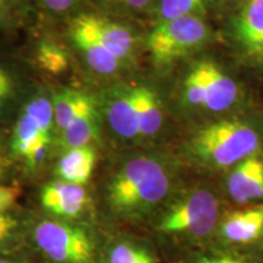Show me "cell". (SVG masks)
<instances>
[{"label": "cell", "mask_w": 263, "mask_h": 263, "mask_svg": "<svg viewBox=\"0 0 263 263\" xmlns=\"http://www.w3.org/2000/svg\"><path fill=\"white\" fill-rule=\"evenodd\" d=\"M16 83L11 73L0 65V111L4 108L15 94Z\"/></svg>", "instance_id": "obj_25"}, {"label": "cell", "mask_w": 263, "mask_h": 263, "mask_svg": "<svg viewBox=\"0 0 263 263\" xmlns=\"http://www.w3.org/2000/svg\"><path fill=\"white\" fill-rule=\"evenodd\" d=\"M34 240L42 251L58 263H93V244L80 228L44 221L35 227Z\"/></svg>", "instance_id": "obj_5"}, {"label": "cell", "mask_w": 263, "mask_h": 263, "mask_svg": "<svg viewBox=\"0 0 263 263\" xmlns=\"http://www.w3.org/2000/svg\"><path fill=\"white\" fill-rule=\"evenodd\" d=\"M0 263H11V262H9V261H5V259H2V258H0Z\"/></svg>", "instance_id": "obj_31"}, {"label": "cell", "mask_w": 263, "mask_h": 263, "mask_svg": "<svg viewBox=\"0 0 263 263\" xmlns=\"http://www.w3.org/2000/svg\"><path fill=\"white\" fill-rule=\"evenodd\" d=\"M218 202L207 190H197L164 216L160 229L164 233L188 234L197 238L209 235L218 221Z\"/></svg>", "instance_id": "obj_6"}, {"label": "cell", "mask_w": 263, "mask_h": 263, "mask_svg": "<svg viewBox=\"0 0 263 263\" xmlns=\"http://www.w3.org/2000/svg\"><path fill=\"white\" fill-rule=\"evenodd\" d=\"M16 224H17V222H16L14 217L6 215L5 212L0 213V242L11 234V232L15 229Z\"/></svg>", "instance_id": "obj_27"}, {"label": "cell", "mask_w": 263, "mask_h": 263, "mask_svg": "<svg viewBox=\"0 0 263 263\" xmlns=\"http://www.w3.org/2000/svg\"><path fill=\"white\" fill-rule=\"evenodd\" d=\"M222 2H224V3H235V2H238V0H222Z\"/></svg>", "instance_id": "obj_30"}, {"label": "cell", "mask_w": 263, "mask_h": 263, "mask_svg": "<svg viewBox=\"0 0 263 263\" xmlns=\"http://www.w3.org/2000/svg\"><path fill=\"white\" fill-rule=\"evenodd\" d=\"M4 171H5V159L4 156H3L2 151H0V178H2L3 174H4Z\"/></svg>", "instance_id": "obj_29"}, {"label": "cell", "mask_w": 263, "mask_h": 263, "mask_svg": "<svg viewBox=\"0 0 263 263\" xmlns=\"http://www.w3.org/2000/svg\"><path fill=\"white\" fill-rule=\"evenodd\" d=\"M263 232V205L233 212L223 223L222 233L227 240L248 244L258 239Z\"/></svg>", "instance_id": "obj_13"}, {"label": "cell", "mask_w": 263, "mask_h": 263, "mask_svg": "<svg viewBox=\"0 0 263 263\" xmlns=\"http://www.w3.org/2000/svg\"><path fill=\"white\" fill-rule=\"evenodd\" d=\"M228 192L239 203L263 197V161L255 156L242 160L230 174Z\"/></svg>", "instance_id": "obj_11"}, {"label": "cell", "mask_w": 263, "mask_h": 263, "mask_svg": "<svg viewBox=\"0 0 263 263\" xmlns=\"http://www.w3.org/2000/svg\"><path fill=\"white\" fill-rule=\"evenodd\" d=\"M197 156L217 167H229L254 156L259 147L257 133L244 122L219 121L199 132L194 139Z\"/></svg>", "instance_id": "obj_2"}, {"label": "cell", "mask_w": 263, "mask_h": 263, "mask_svg": "<svg viewBox=\"0 0 263 263\" xmlns=\"http://www.w3.org/2000/svg\"><path fill=\"white\" fill-rule=\"evenodd\" d=\"M108 263H154L146 252L133 246L120 244L114 248Z\"/></svg>", "instance_id": "obj_21"}, {"label": "cell", "mask_w": 263, "mask_h": 263, "mask_svg": "<svg viewBox=\"0 0 263 263\" xmlns=\"http://www.w3.org/2000/svg\"><path fill=\"white\" fill-rule=\"evenodd\" d=\"M98 4L118 11L143 12L155 9L156 0H94Z\"/></svg>", "instance_id": "obj_22"}, {"label": "cell", "mask_w": 263, "mask_h": 263, "mask_svg": "<svg viewBox=\"0 0 263 263\" xmlns=\"http://www.w3.org/2000/svg\"><path fill=\"white\" fill-rule=\"evenodd\" d=\"M95 160L97 155L90 145L68 149L59 161L57 172L65 182L83 185L90 179Z\"/></svg>", "instance_id": "obj_16"}, {"label": "cell", "mask_w": 263, "mask_h": 263, "mask_svg": "<svg viewBox=\"0 0 263 263\" xmlns=\"http://www.w3.org/2000/svg\"><path fill=\"white\" fill-rule=\"evenodd\" d=\"M90 97L88 94L73 89H64L58 91L52 98L54 107V123L62 133L80 114Z\"/></svg>", "instance_id": "obj_18"}, {"label": "cell", "mask_w": 263, "mask_h": 263, "mask_svg": "<svg viewBox=\"0 0 263 263\" xmlns=\"http://www.w3.org/2000/svg\"><path fill=\"white\" fill-rule=\"evenodd\" d=\"M184 95L194 106L224 111L235 104L238 85L218 66L210 61L197 64L184 82Z\"/></svg>", "instance_id": "obj_4"}, {"label": "cell", "mask_w": 263, "mask_h": 263, "mask_svg": "<svg viewBox=\"0 0 263 263\" xmlns=\"http://www.w3.org/2000/svg\"><path fill=\"white\" fill-rule=\"evenodd\" d=\"M235 29L246 55L263 62V0H246L236 18Z\"/></svg>", "instance_id": "obj_10"}, {"label": "cell", "mask_w": 263, "mask_h": 263, "mask_svg": "<svg viewBox=\"0 0 263 263\" xmlns=\"http://www.w3.org/2000/svg\"><path fill=\"white\" fill-rule=\"evenodd\" d=\"M71 24L93 35L121 61L129 57L133 50V33L126 26L108 18L107 16L98 12L82 11L72 17Z\"/></svg>", "instance_id": "obj_8"}, {"label": "cell", "mask_w": 263, "mask_h": 263, "mask_svg": "<svg viewBox=\"0 0 263 263\" xmlns=\"http://www.w3.org/2000/svg\"><path fill=\"white\" fill-rule=\"evenodd\" d=\"M42 205L57 216L73 218L83 211L88 203V194L80 184L58 180L43 189Z\"/></svg>", "instance_id": "obj_9"}, {"label": "cell", "mask_w": 263, "mask_h": 263, "mask_svg": "<svg viewBox=\"0 0 263 263\" xmlns=\"http://www.w3.org/2000/svg\"><path fill=\"white\" fill-rule=\"evenodd\" d=\"M139 132L141 137H153L162 127V110L156 93L147 87L136 88Z\"/></svg>", "instance_id": "obj_17"}, {"label": "cell", "mask_w": 263, "mask_h": 263, "mask_svg": "<svg viewBox=\"0 0 263 263\" xmlns=\"http://www.w3.org/2000/svg\"><path fill=\"white\" fill-rule=\"evenodd\" d=\"M170 189L167 172L156 160L137 157L118 171L108 186V201L118 212H138L156 205Z\"/></svg>", "instance_id": "obj_1"}, {"label": "cell", "mask_w": 263, "mask_h": 263, "mask_svg": "<svg viewBox=\"0 0 263 263\" xmlns=\"http://www.w3.org/2000/svg\"><path fill=\"white\" fill-rule=\"evenodd\" d=\"M107 121L117 136L133 139L140 136L136 88L117 94L107 105Z\"/></svg>", "instance_id": "obj_12"}, {"label": "cell", "mask_w": 263, "mask_h": 263, "mask_svg": "<svg viewBox=\"0 0 263 263\" xmlns=\"http://www.w3.org/2000/svg\"><path fill=\"white\" fill-rule=\"evenodd\" d=\"M99 136V115L93 99H89L72 123L62 132V141L67 149L89 146Z\"/></svg>", "instance_id": "obj_15"}, {"label": "cell", "mask_w": 263, "mask_h": 263, "mask_svg": "<svg viewBox=\"0 0 263 263\" xmlns=\"http://www.w3.org/2000/svg\"><path fill=\"white\" fill-rule=\"evenodd\" d=\"M38 61L45 70L52 73H59L67 67V57L65 52L50 43L39 48Z\"/></svg>", "instance_id": "obj_20"}, {"label": "cell", "mask_w": 263, "mask_h": 263, "mask_svg": "<svg viewBox=\"0 0 263 263\" xmlns=\"http://www.w3.org/2000/svg\"><path fill=\"white\" fill-rule=\"evenodd\" d=\"M201 263H246L241 262L239 259L229 258V257H221V258H215V259H205Z\"/></svg>", "instance_id": "obj_28"}, {"label": "cell", "mask_w": 263, "mask_h": 263, "mask_svg": "<svg viewBox=\"0 0 263 263\" xmlns=\"http://www.w3.org/2000/svg\"><path fill=\"white\" fill-rule=\"evenodd\" d=\"M31 0H0V24L14 21L27 10Z\"/></svg>", "instance_id": "obj_24"}, {"label": "cell", "mask_w": 263, "mask_h": 263, "mask_svg": "<svg viewBox=\"0 0 263 263\" xmlns=\"http://www.w3.org/2000/svg\"><path fill=\"white\" fill-rule=\"evenodd\" d=\"M54 124L52 101L45 97L33 98L22 111L14 129L12 149L18 156L27 157L42 140H50Z\"/></svg>", "instance_id": "obj_7"}, {"label": "cell", "mask_w": 263, "mask_h": 263, "mask_svg": "<svg viewBox=\"0 0 263 263\" xmlns=\"http://www.w3.org/2000/svg\"><path fill=\"white\" fill-rule=\"evenodd\" d=\"M210 0H156L155 11L159 22L184 16H200Z\"/></svg>", "instance_id": "obj_19"}, {"label": "cell", "mask_w": 263, "mask_h": 263, "mask_svg": "<svg viewBox=\"0 0 263 263\" xmlns=\"http://www.w3.org/2000/svg\"><path fill=\"white\" fill-rule=\"evenodd\" d=\"M49 14L66 16L77 12L83 0H31Z\"/></svg>", "instance_id": "obj_23"}, {"label": "cell", "mask_w": 263, "mask_h": 263, "mask_svg": "<svg viewBox=\"0 0 263 263\" xmlns=\"http://www.w3.org/2000/svg\"><path fill=\"white\" fill-rule=\"evenodd\" d=\"M209 35L200 16L161 21L147 38V49L155 64L166 66L199 47Z\"/></svg>", "instance_id": "obj_3"}, {"label": "cell", "mask_w": 263, "mask_h": 263, "mask_svg": "<svg viewBox=\"0 0 263 263\" xmlns=\"http://www.w3.org/2000/svg\"><path fill=\"white\" fill-rule=\"evenodd\" d=\"M18 197V189L15 186L0 185V213L6 212L14 206Z\"/></svg>", "instance_id": "obj_26"}, {"label": "cell", "mask_w": 263, "mask_h": 263, "mask_svg": "<svg viewBox=\"0 0 263 263\" xmlns=\"http://www.w3.org/2000/svg\"><path fill=\"white\" fill-rule=\"evenodd\" d=\"M72 38L85 57L89 67L100 74H111L120 68L121 60L105 48L93 35L73 24L70 26Z\"/></svg>", "instance_id": "obj_14"}]
</instances>
